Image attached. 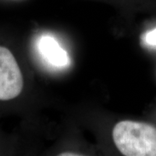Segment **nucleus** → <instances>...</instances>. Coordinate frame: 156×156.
Returning <instances> with one entry per match:
<instances>
[{
  "mask_svg": "<svg viewBox=\"0 0 156 156\" xmlns=\"http://www.w3.org/2000/svg\"><path fill=\"white\" fill-rule=\"evenodd\" d=\"M23 87V75L14 56L7 48L0 46V101L15 98Z\"/></svg>",
  "mask_w": 156,
  "mask_h": 156,
  "instance_id": "nucleus-2",
  "label": "nucleus"
},
{
  "mask_svg": "<svg viewBox=\"0 0 156 156\" xmlns=\"http://www.w3.org/2000/svg\"><path fill=\"white\" fill-rule=\"evenodd\" d=\"M144 43L149 46L156 47V28L147 33L143 38Z\"/></svg>",
  "mask_w": 156,
  "mask_h": 156,
  "instance_id": "nucleus-4",
  "label": "nucleus"
},
{
  "mask_svg": "<svg viewBox=\"0 0 156 156\" xmlns=\"http://www.w3.org/2000/svg\"><path fill=\"white\" fill-rule=\"evenodd\" d=\"M115 145L126 156H156V128L151 124L122 121L113 129Z\"/></svg>",
  "mask_w": 156,
  "mask_h": 156,
  "instance_id": "nucleus-1",
  "label": "nucleus"
},
{
  "mask_svg": "<svg viewBox=\"0 0 156 156\" xmlns=\"http://www.w3.org/2000/svg\"><path fill=\"white\" fill-rule=\"evenodd\" d=\"M39 54L48 65L55 68H64L69 65L70 58L54 37L44 35L37 44Z\"/></svg>",
  "mask_w": 156,
  "mask_h": 156,
  "instance_id": "nucleus-3",
  "label": "nucleus"
},
{
  "mask_svg": "<svg viewBox=\"0 0 156 156\" xmlns=\"http://www.w3.org/2000/svg\"><path fill=\"white\" fill-rule=\"evenodd\" d=\"M60 155H77V154H75V153L72 154V153H62Z\"/></svg>",
  "mask_w": 156,
  "mask_h": 156,
  "instance_id": "nucleus-5",
  "label": "nucleus"
}]
</instances>
